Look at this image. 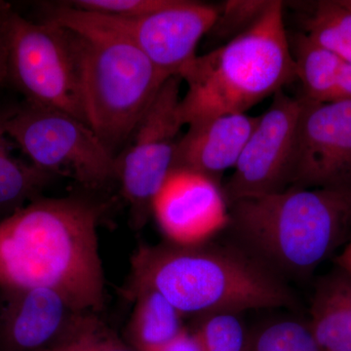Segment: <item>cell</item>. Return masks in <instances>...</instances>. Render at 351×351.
Wrapping results in <instances>:
<instances>
[{
    "label": "cell",
    "mask_w": 351,
    "mask_h": 351,
    "mask_svg": "<svg viewBox=\"0 0 351 351\" xmlns=\"http://www.w3.org/2000/svg\"><path fill=\"white\" fill-rule=\"evenodd\" d=\"M308 323L319 351H351V271L336 265L318 279Z\"/></svg>",
    "instance_id": "15"
},
{
    "label": "cell",
    "mask_w": 351,
    "mask_h": 351,
    "mask_svg": "<svg viewBox=\"0 0 351 351\" xmlns=\"http://www.w3.org/2000/svg\"><path fill=\"white\" fill-rule=\"evenodd\" d=\"M271 0H228L219 6L212 34L219 40H232L255 24Z\"/></svg>",
    "instance_id": "23"
},
{
    "label": "cell",
    "mask_w": 351,
    "mask_h": 351,
    "mask_svg": "<svg viewBox=\"0 0 351 351\" xmlns=\"http://www.w3.org/2000/svg\"><path fill=\"white\" fill-rule=\"evenodd\" d=\"M301 98L292 186L351 191V101Z\"/></svg>",
    "instance_id": "11"
},
{
    "label": "cell",
    "mask_w": 351,
    "mask_h": 351,
    "mask_svg": "<svg viewBox=\"0 0 351 351\" xmlns=\"http://www.w3.org/2000/svg\"><path fill=\"white\" fill-rule=\"evenodd\" d=\"M341 1H343V3L345 4L346 6L351 9V0H341Z\"/></svg>",
    "instance_id": "30"
},
{
    "label": "cell",
    "mask_w": 351,
    "mask_h": 351,
    "mask_svg": "<svg viewBox=\"0 0 351 351\" xmlns=\"http://www.w3.org/2000/svg\"><path fill=\"white\" fill-rule=\"evenodd\" d=\"M195 331L203 351H247L249 334L239 314H213L200 318Z\"/></svg>",
    "instance_id": "22"
},
{
    "label": "cell",
    "mask_w": 351,
    "mask_h": 351,
    "mask_svg": "<svg viewBox=\"0 0 351 351\" xmlns=\"http://www.w3.org/2000/svg\"><path fill=\"white\" fill-rule=\"evenodd\" d=\"M152 213L171 243H206L230 223L221 184L186 169H174L152 201Z\"/></svg>",
    "instance_id": "12"
},
{
    "label": "cell",
    "mask_w": 351,
    "mask_h": 351,
    "mask_svg": "<svg viewBox=\"0 0 351 351\" xmlns=\"http://www.w3.org/2000/svg\"><path fill=\"white\" fill-rule=\"evenodd\" d=\"M7 10H8V8H7L6 4L0 1V23H1L2 19H3L4 14L6 13Z\"/></svg>",
    "instance_id": "29"
},
{
    "label": "cell",
    "mask_w": 351,
    "mask_h": 351,
    "mask_svg": "<svg viewBox=\"0 0 351 351\" xmlns=\"http://www.w3.org/2000/svg\"><path fill=\"white\" fill-rule=\"evenodd\" d=\"M337 267L351 271V240L335 260Z\"/></svg>",
    "instance_id": "28"
},
{
    "label": "cell",
    "mask_w": 351,
    "mask_h": 351,
    "mask_svg": "<svg viewBox=\"0 0 351 351\" xmlns=\"http://www.w3.org/2000/svg\"><path fill=\"white\" fill-rule=\"evenodd\" d=\"M132 301L135 306L127 327L126 341L136 351L165 345L186 329L184 316L156 291H141Z\"/></svg>",
    "instance_id": "16"
},
{
    "label": "cell",
    "mask_w": 351,
    "mask_h": 351,
    "mask_svg": "<svg viewBox=\"0 0 351 351\" xmlns=\"http://www.w3.org/2000/svg\"><path fill=\"white\" fill-rule=\"evenodd\" d=\"M2 117L0 110V215L7 217L40 197L53 176L13 156L14 143L4 131Z\"/></svg>",
    "instance_id": "18"
},
{
    "label": "cell",
    "mask_w": 351,
    "mask_h": 351,
    "mask_svg": "<svg viewBox=\"0 0 351 351\" xmlns=\"http://www.w3.org/2000/svg\"><path fill=\"white\" fill-rule=\"evenodd\" d=\"M302 107L282 90L258 117L232 175L223 188L228 202L281 193L292 186L298 127Z\"/></svg>",
    "instance_id": "10"
},
{
    "label": "cell",
    "mask_w": 351,
    "mask_h": 351,
    "mask_svg": "<svg viewBox=\"0 0 351 351\" xmlns=\"http://www.w3.org/2000/svg\"><path fill=\"white\" fill-rule=\"evenodd\" d=\"M332 101H351V64L343 62Z\"/></svg>",
    "instance_id": "26"
},
{
    "label": "cell",
    "mask_w": 351,
    "mask_h": 351,
    "mask_svg": "<svg viewBox=\"0 0 351 351\" xmlns=\"http://www.w3.org/2000/svg\"><path fill=\"white\" fill-rule=\"evenodd\" d=\"M103 206L38 197L0 221L3 290L51 289L80 311L98 313L105 276L98 226Z\"/></svg>",
    "instance_id": "1"
},
{
    "label": "cell",
    "mask_w": 351,
    "mask_h": 351,
    "mask_svg": "<svg viewBox=\"0 0 351 351\" xmlns=\"http://www.w3.org/2000/svg\"><path fill=\"white\" fill-rule=\"evenodd\" d=\"M291 49L295 75L302 87V98L318 103L332 101L343 62L304 32L293 38Z\"/></svg>",
    "instance_id": "17"
},
{
    "label": "cell",
    "mask_w": 351,
    "mask_h": 351,
    "mask_svg": "<svg viewBox=\"0 0 351 351\" xmlns=\"http://www.w3.org/2000/svg\"><path fill=\"white\" fill-rule=\"evenodd\" d=\"M182 82L180 76L166 80L115 157L114 180L138 226L147 221L152 201L174 170L180 133L186 126L182 117Z\"/></svg>",
    "instance_id": "9"
},
{
    "label": "cell",
    "mask_w": 351,
    "mask_h": 351,
    "mask_svg": "<svg viewBox=\"0 0 351 351\" xmlns=\"http://www.w3.org/2000/svg\"><path fill=\"white\" fill-rule=\"evenodd\" d=\"M247 351H319L308 322L277 320L249 334Z\"/></svg>",
    "instance_id": "20"
},
{
    "label": "cell",
    "mask_w": 351,
    "mask_h": 351,
    "mask_svg": "<svg viewBox=\"0 0 351 351\" xmlns=\"http://www.w3.org/2000/svg\"><path fill=\"white\" fill-rule=\"evenodd\" d=\"M258 119L234 113L189 124L178 143L174 169L193 171L221 184L226 171L237 165Z\"/></svg>",
    "instance_id": "14"
},
{
    "label": "cell",
    "mask_w": 351,
    "mask_h": 351,
    "mask_svg": "<svg viewBox=\"0 0 351 351\" xmlns=\"http://www.w3.org/2000/svg\"><path fill=\"white\" fill-rule=\"evenodd\" d=\"M147 351H203V348L195 331H189L186 328L165 345Z\"/></svg>",
    "instance_id": "25"
},
{
    "label": "cell",
    "mask_w": 351,
    "mask_h": 351,
    "mask_svg": "<svg viewBox=\"0 0 351 351\" xmlns=\"http://www.w3.org/2000/svg\"><path fill=\"white\" fill-rule=\"evenodd\" d=\"M7 82L25 103L68 113L85 122L75 36L62 25L34 23L7 10L3 18Z\"/></svg>",
    "instance_id": "6"
},
{
    "label": "cell",
    "mask_w": 351,
    "mask_h": 351,
    "mask_svg": "<svg viewBox=\"0 0 351 351\" xmlns=\"http://www.w3.org/2000/svg\"><path fill=\"white\" fill-rule=\"evenodd\" d=\"M302 27L311 40L351 64V9L341 0L313 2Z\"/></svg>",
    "instance_id": "19"
},
{
    "label": "cell",
    "mask_w": 351,
    "mask_h": 351,
    "mask_svg": "<svg viewBox=\"0 0 351 351\" xmlns=\"http://www.w3.org/2000/svg\"><path fill=\"white\" fill-rule=\"evenodd\" d=\"M2 126L32 165L66 176L88 189L114 180L115 157L82 120L53 108L24 103L3 110Z\"/></svg>",
    "instance_id": "7"
},
{
    "label": "cell",
    "mask_w": 351,
    "mask_h": 351,
    "mask_svg": "<svg viewBox=\"0 0 351 351\" xmlns=\"http://www.w3.org/2000/svg\"><path fill=\"white\" fill-rule=\"evenodd\" d=\"M188 90L182 97L184 125L249 108L297 80L284 3L271 0L243 34L197 56L180 75Z\"/></svg>",
    "instance_id": "4"
},
{
    "label": "cell",
    "mask_w": 351,
    "mask_h": 351,
    "mask_svg": "<svg viewBox=\"0 0 351 351\" xmlns=\"http://www.w3.org/2000/svg\"><path fill=\"white\" fill-rule=\"evenodd\" d=\"M85 313L51 289L0 290V351L48 350L63 341Z\"/></svg>",
    "instance_id": "13"
},
{
    "label": "cell",
    "mask_w": 351,
    "mask_h": 351,
    "mask_svg": "<svg viewBox=\"0 0 351 351\" xmlns=\"http://www.w3.org/2000/svg\"><path fill=\"white\" fill-rule=\"evenodd\" d=\"M350 223H351V210H350Z\"/></svg>",
    "instance_id": "31"
},
{
    "label": "cell",
    "mask_w": 351,
    "mask_h": 351,
    "mask_svg": "<svg viewBox=\"0 0 351 351\" xmlns=\"http://www.w3.org/2000/svg\"><path fill=\"white\" fill-rule=\"evenodd\" d=\"M219 6L176 0L175 3L141 17L88 12L66 2L51 8L47 19L58 25H82L115 34L142 51L167 77L180 76L197 57L203 36L211 31Z\"/></svg>",
    "instance_id": "8"
},
{
    "label": "cell",
    "mask_w": 351,
    "mask_h": 351,
    "mask_svg": "<svg viewBox=\"0 0 351 351\" xmlns=\"http://www.w3.org/2000/svg\"><path fill=\"white\" fill-rule=\"evenodd\" d=\"M5 15V14H4ZM4 18V16H3ZM7 82V49L3 32V19L0 23V85Z\"/></svg>",
    "instance_id": "27"
},
{
    "label": "cell",
    "mask_w": 351,
    "mask_h": 351,
    "mask_svg": "<svg viewBox=\"0 0 351 351\" xmlns=\"http://www.w3.org/2000/svg\"><path fill=\"white\" fill-rule=\"evenodd\" d=\"M176 0H75L69 5L88 12L119 16V17H141L167 8Z\"/></svg>",
    "instance_id": "24"
},
{
    "label": "cell",
    "mask_w": 351,
    "mask_h": 351,
    "mask_svg": "<svg viewBox=\"0 0 351 351\" xmlns=\"http://www.w3.org/2000/svg\"><path fill=\"white\" fill-rule=\"evenodd\" d=\"M237 243L283 279H306L351 228V191L289 188L228 203Z\"/></svg>",
    "instance_id": "3"
},
{
    "label": "cell",
    "mask_w": 351,
    "mask_h": 351,
    "mask_svg": "<svg viewBox=\"0 0 351 351\" xmlns=\"http://www.w3.org/2000/svg\"><path fill=\"white\" fill-rule=\"evenodd\" d=\"M147 289L162 295L182 316L200 318L298 306L285 279L239 245L210 241L138 247L124 295L132 300Z\"/></svg>",
    "instance_id": "2"
},
{
    "label": "cell",
    "mask_w": 351,
    "mask_h": 351,
    "mask_svg": "<svg viewBox=\"0 0 351 351\" xmlns=\"http://www.w3.org/2000/svg\"><path fill=\"white\" fill-rule=\"evenodd\" d=\"M43 351H136L101 322L95 313H85L63 341Z\"/></svg>",
    "instance_id": "21"
},
{
    "label": "cell",
    "mask_w": 351,
    "mask_h": 351,
    "mask_svg": "<svg viewBox=\"0 0 351 351\" xmlns=\"http://www.w3.org/2000/svg\"><path fill=\"white\" fill-rule=\"evenodd\" d=\"M64 27L75 36L85 122L117 157L170 77L125 39L93 27Z\"/></svg>",
    "instance_id": "5"
}]
</instances>
